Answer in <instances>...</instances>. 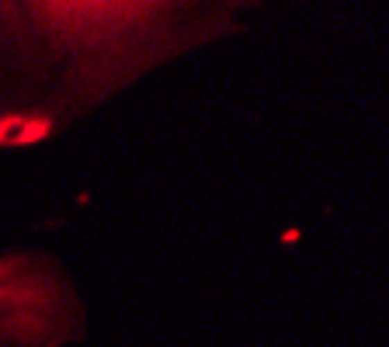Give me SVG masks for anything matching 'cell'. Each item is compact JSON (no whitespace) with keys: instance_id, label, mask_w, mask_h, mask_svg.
I'll use <instances>...</instances> for the list:
<instances>
[{"instance_id":"6da1fadb","label":"cell","mask_w":389,"mask_h":347,"mask_svg":"<svg viewBox=\"0 0 389 347\" xmlns=\"http://www.w3.org/2000/svg\"><path fill=\"white\" fill-rule=\"evenodd\" d=\"M268 0H0V150H39L240 42Z\"/></svg>"},{"instance_id":"7a4b0ae2","label":"cell","mask_w":389,"mask_h":347,"mask_svg":"<svg viewBox=\"0 0 389 347\" xmlns=\"http://www.w3.org/2000/svg\"><path fill=\"white\" fill-rule=\"evenodd\" d=\"M87 337V299L67 264L35 247L0 250V347H74Z\"/></svg>"}]
</instances>
